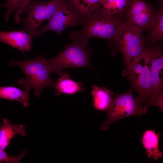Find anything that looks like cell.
Returning <instances> with one entry per match:
<instances>
[{
    "label": "cell",
    "instance_id": "5b68a950",
    "mask_svg": "<svg viewBox=\"0 0 163 163\" xmlns=\"http://www.w3.org/2000/svg\"><path fill=\"white\" fill-rule=\"evenodd\" d=\"M143 31L136 27L123 24L117 27L109 43L112 55L120 52L126 67L146 48Z\"/></svg>",
    "mask_w": 163,
    "mask_h": 163
},
{
    "label": "cell",
    "instance_id": "ba28073f",
    "mask_svg": "<svg viewBox=\"0 0 163 163\" xmlns=\"http://www.w3.org/2000/svg\"><path fill=\"white\" fill-rule=\"evenodd\" d=\"M64 0L29 2L24 9V12L27 11L26 16L21 19L25 26L24 30L34 36L42 23L50 20L59 5Z\"/></svg>",
    "mask_w": 163,
    "mask_h": 163
},
{
    "label": "cell",
    "instance_id": "3957f363",
    "mask_svg": "<svg viewBox=\"0 0 163 163\" xmlns=\"http://www.w3.org/2000/svg\"><path fill=\"white\" fill-rule=\"evenodd\" d=\"M47 59L43 55H39L31 59L23 61L10 60V66H16L20 67L26 76L25 80L19 79L18 83L30 93L33 88L35 96L40 98L43 89L48 87H54L55 82L51 79V73L48 65Z\"/></svg>",
    "mask_w": 163,
    "mask_h": 163
},
{
    "label": "cell",
    "instance_id": "d6986e66",
    "mask_svg": "<svg viewBox=\"0 0 163 163\" xmlns=\"http://www.w3.org/2000/svg\"><path fill=\"white\" fill-rule=\"evenodd\" d=\"M83 17L101 6L103 0H69Z\"/></svg>",
    "mask_w": 163,
    "mask_h": 163
},
{
    "label": "cell",
    "instance_id": "4fadbf2b",
    "mask_svg": "<svg viewBox=\"0 0 163 163\" xmlns=\"http://www.w3.org/2000/svg\"><path fill=\"white\" fill-rule=\"evenodd\" d=\"M70 74L63 72L57 80L54 86L55 93L57 96L64 94L68 95L75 94L84 91L85 88L82 82H77L69 78Z\"/></svg>",
    "mask_w": 163,
    "mask_h": 163
},
{
    "label": "cell",
    "instance_id": "8992f818",
    "mask_svg": "<svg viewBox=\"0 0 163 163\" xmlns=\"http://www.w3.org/2000/svg\"><path fill=\"white\" fill-rule=\"evenodd\" d=\"M148 107L142 105L133 96L130 89L127 91L115 94L107 111V117L101 126V129L106 130L112 123L122 118L145 114Z\"/></svg>",
    "mask_w": 163,
    "mask_h": 163
},
{
    "label": "cell",
    "instance_id": "5bb4252c",
    "mask_svg": "<svg viewBox=\"0 0 163 163\" xmlns=\"http://www.w3.org/2000/svg\"><path fill=\"white\" fill-rule=\"evenodd\" d=\"M160 133H156L154 130H147L143 134L142 142L146 149L149 158L156 161L162 156V153L158 148Z\"/></svg>",
    "mask_w": 163,
    "mask_h": 163
},
{
    "label": "cell",
    "instance_id": "9c48e42d",
    "mask_svg": "<svg viewBox=\"0 0 163 163\" xmlns=\"http://www.w3.org/2000/svg\"><path fill=\"white\" fill-rule=\"evenodd\" d=\"M157 9L145 0H131L124 23L148 32L154 25Z\"/></svg>",
    "mask_w": 163,
    "mask_h": 163
},
{
    "label": "cell",
    "instance_id": "e0dca14e",
    "mask_svg": "<svg viewBox=\"0 0 163 163\" xmlns=\"http://www.w3.org/2000/svg\"><path fill=\"white\" fill-rule=\"evenodd\" d=\"M30 93L14 86L0 87V98L17 101L23 107H27L29 104Z\"/></svg>",
    "mask_w": 163,
    "mask_h": 163
},
{
    "label": "cell",
    "instance_id": "7a4b0ae2",
    "mask_svg": "<svg viewBox=\"0 0 163 163\" xmlns=\"http://www.w3.org/2000/svg\"><path fill=\"white\" fill-rule=\"evenodd\" d=\"M152 59L151 48L146 47L133 59L122 73L123 76L127 77L137 92L136 98L141 104L147 106L152 92Z\"/></svg>",
    "mask_w": 163,
    "mask_h": 163
},
{
    "label": "cell",
    "instance_id": "603a6c76",
    "mask_svg": "<svg viewBox=\"0 0 163 163\" xmlns=\"http://www.w3.org/2000/svg\"><path fill=\"white\" fill-rule=\"evenodd\" d=\"M159 2L163 3V0H158Z\"/></svg>",
    "mask_w": 163,
    "mask_h": 163
},
{
    "label": "cell",
    "instance_id": "52a82bcc",
    "mask_svg": "<svg viewBox=\"0 0 163 163\" xmlns=\"http://www.w3.org/2000/svg\"><path fill=\"white\" fill-rule=\"evenodd\" d=\"M83 18L69 0H64L59 5L48 23L34 36L39 37L45 32L50 30L55 31L60 35L69 27L81 25Z\"/></svg>",
    "mask_w": 163,
    "mask_h": 163
},
{
    "label": "cell",
    "instance_id": "ac0fdd59",
    "mask_svg": "<svg viewBox=\"0 0 163 163\" xmlns=\"http://www.w3.org/2000/svg\"><path fill=\"white\" fill-rule=\"evenodd\" d=\"M131 0H103L101 7L106 13L124 18Z\"/></svg>",
    "mask_w": 163,
    "mask_h": 163
},
{
    "label": "cell",
    "instance_id": "44dd1931",
    "mask_svg": "<svg viewBox=\"0 0 163 163\" xmlns=\"http://www.w3.org/2000/svg\"><path fill=\"white\" fill-rule=\"evenodd\" d=\"M27 154V152L24 151L18 155L12 156L8 155L5 150L0 148V163H19Z\"/></svg>",
    "mask_w": 163,
    "mask_h": 163
},
{
    "label": "cell",
    "instance_id": "9a60e30c",
    "mask_svg": "<svg viewBox=\"0 0 163 163\" xmlns=\"http://www.w3.org/2000/svg\"><path fill=\"white\" fill-rule=\"evenodd\" d=\"M159 4L154 25L150 30L147 32L146 36L145 37V43L147 48L157 44L163 38V3L159 2Z\"/></svg>",
    "mask_w": 163,
    "mask_h": 163
},
{
    "label": "cell",
    "instance_id": "7c38bea8",
    "mask_svg": "<svg viewBox=\"0 0 163 163\" xmlns=\"http://www.w3.org/2000/svg\"><path fill=\"white\" fill-rule=\"evenodd\" d=\"M17 135H26L25 126L22 124L16 125L11 123L7 118L3 119L2 124L0 123V148L5 150Z\"/></svg>",
    "mask_w": 163,
    "mask_h": 163
},
{
    "label": "cell",
    "instance_id": "30bf717a",
    "mask_svg": "<svg viewBox=\"0 0 163 163\" xmlns=\"http://www.w3.org/2000/svg\"><path fill=\"white\" fill-rule=\"evenodd\" d=\"M151 68L152 92L147 106H157L163 110V53L161 48L155 44L151 47Z\"/></svg>",
    "mask_w": 163,
    "mask_h": 163
},
{
    "label": "cell",
    "instance_id": "2e32d148",
    "mask_svg": "<svg viewBox=\"0 0 163 163\" xmlns=\"http://www.w3.org/2000/svg\"><path fill=\"white\" fill-rule=\"evenodd\" d=\"M91 94L93 97L94 107L97 110L106 111L111 105L113 92L105 87L92 86Z\"/></svg>",
    "mask_w": 163,
    "mask_h": 163
},
{
    "label": "cell",
    "instance_id": "ffe728a7",
    "mask_svg": "<svg viewBox=\"0 0 163 163\" xmlns=\"http://www.w3.org/2000/svg\"><path fill=\"white\" fill-rule=\"evenodd\" d=\"M25 0H7L6 2L2 6L5 7L7 11L4 17L5 22H8L11 15L12 13L17 11L14 15V18L18 19L20 13L22 8Z\"/></svg>",
    "mask_w": 163,
    "mask_h": 163
},
{
    "label": "cell",
    "instance_id": "6da1fadb",
    "mask_svg": "<svg viewBox=\"0 0 163 163\" xmlns=\"http://www.w3.org/2000/svg\"><path fill=\"white\" fill-rule=\"evenodd\" d=\"M124 23L123 19L106 13L100 6L84 17L82 28L70 32L69 37L87 42L91 38L103 39L109 44L117 27Z\"/></svg>",
    "mask_w": 163,
    "mask_h": 163
},
{
    "label": "cell",
    "instance_id": "7402d4cb",
    "mask_svg": "<svg viewBox=\"0 0 163 163\" xmlns=\"http://www.w3.org/2000/svg\"><path fill=\"white\" fill-rule=\"evenodd\" d=\"M32 0H25L24 5L21 11V14H23L24 12V9L26 5L29 2L31 1Z\"/></svg>",
    "mask_w": 163,
    "mask_h": 163
},
{
    "label": "cell",
    "instance_id": "277c9868",
    "mask_svg": "<svg viewBox=\"0 0 163 163\" xmlns=\"http://www.w3.org/2000/svg\"><path fill=\"white\" fill-rule=\"evenodd\" d=\"M70 44H66L64 50L55 57L47 59L51 72L60 76L62 70L67 68H88L94 71L91 66V57L95 54L88 45L82 40H72Z\"/></svg>",
    "mask_w": 163,
    "mask_h": 163
},
{
    "label": "cell",
    "instance_id": "8fae6325",
    "mask_svg": "<svg viewBox=\"0 0 163 163\" xmlns=\"http://www.w3.org/2000/svg\"><path fill=\"white\" fill-rule=\"evenodd\" d=\"M32 34L23 30L0 31V42L6 43L22 52H30L32 50Z\"/></svg>",
    "mask_w": 163,
    "mask_h": 163
}]
</instances>
